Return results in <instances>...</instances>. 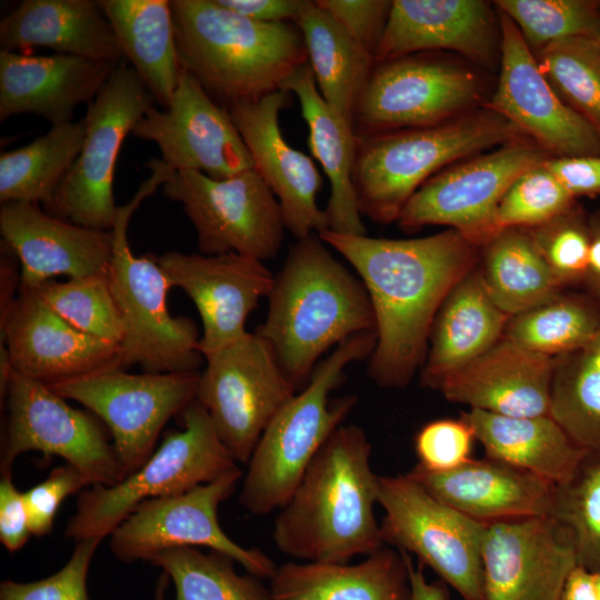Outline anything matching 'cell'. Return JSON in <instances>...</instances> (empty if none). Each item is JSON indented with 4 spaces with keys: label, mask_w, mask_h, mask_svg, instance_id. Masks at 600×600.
<instances>
[{
    "label": "cell",
    "mask_w": 600,
    "mask_h": 600,
    "mask_svg": "<svg viewBox=\"0 0 600 600\" xmlns=\"http://www.w3.org/2000/svg\"><path fill=\"white\" fill-rule=\"evenodd\" d=\"M182 70L223 107L282 90L308 63L294 22H260L217 0L170 1Z\"/></svg>",
    "instance_id": "cell-4"
},
{
    "label": "cell",
    "mask_w": 600,
    "mask_h": 600,
    "mask_svg": "<svg viewBox=\"0 0 600 600\" xmlns=\"http://www.w3.org/2000/svg\"><path fill=\"white\" fill-rule=\"evenodd\" d=\"M482 563L484 600H562L578 566L567 532L549 516L488 524Z\"/></svg>",
    "instance_id": "cell-21"
},
{
    "label": "cell",
    "mask_w": 600,
    "mask_h": 600,
    "mask_svg": "<svg viewBox=\"0 0 600 600\" xmlns=\"http://www.w3.org/2000/svg\"><path fill=\"white\" fill-rule=\"evenodd\" d=\"M319 236L351 264L368 292L377 336L369 376L383 388L404 387L426 357L442 302L472 270L478 244L453 229L414 239L330 229Z\"/></svg>",
    "instance_id": "cell-1"
},
{
    "label": "cell",
    "mask_w": 600,
    "mask_h": 600,
    "mask_svg": "<svg viewBox=\"0 0 600 600\" xmlns=\"http://www.w3.org/2000/svg\"><path fill=\"white\" fill-rule=\"evenodd\" d=\"M204 359L196 400L208 411L234 461L248 463L263 431L296 389L257 332Z\"/></svg>",
    "instance_id": "cell-13"
},
{
    "label": "cell",
    "mask_w": 600,
    "mask_h": 600,
    "mask_svg": "<svg viewBox=\"0 0 600 600\" xmlns=\"http://www.w3.org/2000/svg\"><path fill=\"white\" fill-rule=\"evenodd\" d=\"M589 347L597 351H600V331L598 332L596 339L592 341V343Z\"/></svg>",
    "instance_id": "cell-58"
},
{
    "label": "cell",
    "mask_w": 600,
    "mask_h": 600,
    "mask_svg": "<svg viewBox=\"0 0 600 600\" xmlns=\"http://www.w3.org/2000/svg\"><path fill=\"white\" fill-rule=\"evenodd\" d=\"M242 477L239 466L214 481L180 494L139 503L110 534V550L122 562L150 561L160 551L206 547L231 557L247 572L271 579L274 561L258 548H243L220 527L218 509Z\"/></svg>",
    "instance_id": "cell-16"
},
{
    "label": "cell",
    "mask_w": 600,
    "mask_h": 600,
    "mask_svg": "<svg viewBox=\"0 0 600 600\" xmlns=\"http://www.w3.org/2000/svg\"><path fill=\"white\" fill-rule=\"evenodd\" d=\"M598 41H599V43H600V36H599V38H598Z\"/></svg>",
    "instance_id": "cell-59"
},
{
    "label": "cell",
    "mask_w": 600,
    "mask_h": 600,
    "mask_svg": "<svg viewBox=\"0 0 600 600\" xmlns=\"http://www.w3.org/2000/svg\"><path fill=\"white\" fill-rule=\"evenodd\" d=\"M157 259L171 286L183 290L197 307L203 357L249 333L247 319L273 284L274 276L263 261L234 252L206 256L169 251Z\"/></svg>",
    "instance_id": "cell-20"
},
{
    "label": "cell",
    "mask_w": 600,
    "mask_h": 600,
    "mask_svg": "<svg viewBox=\"0 0 600 600\" xmlns=\"http://www.w3.org/2000/svg\"><path fill=\"white\" fill-rule=\"evenodd\" d=\"M474 440L472 428L462 418L428 422L414 437L417 464L432 472L456 469L472 459Z\"/></svg>",
    "instance_id": "cell-48"
},
{
    "label": "cell",
    "mask_w": 600,
    "mask_h": 600,
    "mask_svg": "<svg viewBox=\"0 0 600 600\" xmlns=\"http://www.w3.org/2000/svg\"><path fill=\"white\" fill-rule=\"evenodd\" d=\"M551 517L568 534L579 567L600 572V456H588L556 487Z\"/></svg>",
    "instance_id": "cell-43"
},
{
    "label": "cell",
    "mask_w": 600,
    "mask_h": 600,
    "mask_svg": "<svg viewBox=\"0 0 600 600\" xmlns=\"http://www.w3.org/2000/svg\"><path fill=\"white\" fill-rule=\"evenodd\" d=\"M549 416L589 456H600V351L557 357Z\"/></svg>",
    "instance_id": "cell-38"
},
{
    "label": "cell",
    "mask_w": 600,
    "mask_h": 600,
    "mask_svg": "<svg viewBox=\"0 0 600 600\" xmlns=\"http://www.w3.org/2000/svg\"><path fill=\"white\" fill-rule=\"evenodd\" d=\"M407 473L441 502L486 524L549 516L556 490L530 472L488 457L443 472L416 464Z\"/></svg>",
    "instance_id": "cell-28"
},
{
    "label": "cell",
    "mask_w": 600,
    "mask_h": 600,
    "mask_svg": "<svg viewBox=\"0 0 600 600\" xmlns=\"http://www.w3.org/2000/svg\"><path fill=\"white\" fill-rule=\"evenodd\" d=\"M27 289L78 330L120 347L124 329L109 271L64 282L48 280Z\"/></svg>",
    "instance_id": "cell-42"
},
{
    "label": "cell",
    "mask_w": 600,
    "mask_h": 600,
    "mask_svg": "<svg viewBox=\"0 0 600 600\" xmlns=\"http://www.w3.org/2000/svg\"><path fill=\"white\" fill-rule=\"evenodd\" d=\"M562 600H598L593 573L577 566L568 578Z\"/></svg>",
    "instance_id": "cell-55"
},
{
    "label": "cell",
    "mask_w": 600,
    "mask_h": 600,
    "mask_svg": "<svg viewBox=\"0 0 600 600\" xmlns=\"http://www.w3.org/2000/svg\"><path fill=\"white\" fill-rule=\"evenodd\" d=\"M544 166L573 196H600V156L550 157Z\"/></svg>",
    "instance_id": "cell-52"
},
{
    "label": "cell",
    "mask_w": 600,
    "mask_h": 600,
    "mask_svg": "<svg viewBox=\"0 0 600 600\" xmlns=\"http://www.w3.org/2000/svg\"><path fill=\"white\" fill-rule=\"evenodd\" d=\"M199 378V371L137 374L111 368L48 386L103 421L124 479L153 453L169 419L196 400Z\"/></svg>",
    "instance_id": "cell-11"
},
{
    "label": "cell",
    "mask_w": 600,
    "mask_h": 600,
    "mask_svg": "<svg viewBox=\"0 0 600 600\" xmlns=\"http://www.w3.org/2000/svg\"><path fill=\"white\" fill-rule=\"evenodd\" d=\"M594 579V587L598 596V600H600V572L593 573Z\"/></svg>",
    "instance_id": "cell-57"
},
{
    "label": "cell",
    "mask_w": 600,
    "mask_h": 600,
    "mask_svg": "<svg viewBox=\"0 0 600 600\" xmlns=\"http://www.w3.org/2000/svg\"><path fill=\"white\" fill-rule=\"evenodd\" d=\"M481 94L476 74L434 52L376 62L357 102V138L436 126L466 113Z\"/></svg>",
    "instance_id": "cell-15"
},
{
    "label": "cell",
    "mask_w": 600,
    "mask_h": 600,
    "mask_svg": "<svg viewBox=\"0 0 600 600\" xmlns=\"http://www.w3.org/2000/svg\"><path fill=\"white\" fill-rule=\"evenodd\" d=\"M401 552L409 570L411 600H449L446 584L429 581L423 572V566L421 563L416 566L409 553Z\"/></svg>",
    "instance_id": "cell-54"
},
{
    "label": "cell",
    "mask_w": 600,
    "mask_h": 600,
    "mask_svg": "<svg viewBox=\"0 0 600 600\" xmlns=\"http://www.w3.org/2000/svg\"><path fill=\"white\" fill-rule=\"evenodd\" d=\"M500 41L499 20L481 0H394L376 62L414 53L456 51L490 63Z\"/></svg>",
    "instance_id": "cell-26"
},
{
    "label": "cell",
    "mask_w": 600,
    "mask_h": 600,
    "mask_svg": "<svg viewBox=\"0 0 600 600\" xmlns=\"http://www.w3.org/2000/svg\"><path fill=\"white\" fill-rule=\"evenodd\" d=\"M500 73L487 108L551 157L600 156V137L556 92L514 23L498 10Z\"/></svg>",
    "instance_id": "cell-19"
},
{
    "label": "cell",
    "mask_w": 600,
    "mask_h": 600,
    "mask_svg": "<svg viewBox=\"0 0 600 600\" xmlns=\"http://www.w3.org/2000/svg\"><path fill=\"white\" fill-rule=\"evenodd\" d=\"M360 47L374 57L390 14L387 0H314Z\"/></svg>",
    "instance_id": "cell-50"
},
{
    "label": "cell",
    "mask_w": 600,
    "mask_h": 600,
    "mask_svg": "<svg viewBox=\"0 0 600 600\" xmlns=\"http://www.w3.org/2000/svg\"><path fill=\"white\" fill-rule=\"evenodd\" d=\"M573 199L543 162L522 173L507 190L497 209L496 230L538 227L570 210Z\"/></svg>",
    "instance_id": "cell-45"
},
{
    "label": "cell",
    "mask_w": 600,
    "mask_h": 600,
    "mask_svg": "<svg viewBox=\"0 0 600 600\" xmlns=\"http://www.w3.org/2000/svg\"><path fill=\"white\" fill-rule=\"evenodd\" d=\"M292 96L280 90L227 109L253 168L280 204L286 229L298 240L329 229V220L317 203L322 178L313 160L290 146L279 126L280 112L291 104Z\"/></svg>",
    "instance_id": "cell-22"
},
{
    "label": "cell",
    "mask_w": 600,
    "mask_h": 600,
    "mask_svg": "<svg viewBox=\"0 0 600 600\" xmlns=\"http://www.w3.org/2000/svg\"><path fill=\"white\" fill-rule=\"evenodd\" d=\"M541 72L559 97L600 137V43L569 38L533 52Z\"/></svg>",
    "instance_id": "cell-41"
},
{
    "label": "cell",
    "mask_w": 600,
    "mask_h": 600,
    "mask_svg": "<svg viewBox=\"0 0 600 600\" xmlns=\"http://www.w3.org/2000/svg\"><path fill=\"white\" fill-rule=\"evenodd\" d=\"M0 333L13 371L47 384L121 368L119 346L78 330L27 288L19 287Z\"/></svg>",
    "instance_id": "cell-23"
},
{
    "label": "cell",
    "mask_w": 600,
    "mask_h": 600,
    "mask_svg": "<svg viewBox=\"0 0 600 600\" xmlns=\"http://www.w3.org/2000/svg\"><path fill=\"white\" fill-rule=\"evenodd\" d=\"M371 451L357 424H341L329 437L276 517L272 538L280 552L299 561L348 563L386 546L374 516Z\"/></svg>",
    "instance_id": "cell-2"
},
{
    "label": "cell",
    "mask_w": 600,
    "mask_h": 600,
    "mask_svg": "<svg viewBox=\"0 0 600 600\" xmlns=\"http://www.w3.org/2000/svg\"><path fill=\"white\" fill-rule=\"evenodd\" d=\"M299 28L317 87L326 102L352 124L374 57L360 47L316 1L304 0Z\"/></svg>",
    "instance_id": "cell-35"
},
{
    "label": "cell",
    "mask_w": 600,
    "mask_h": 600,
    "mask_svg": "<svg viewBox=\"0 0 600 600\" xmlns=\"http://www.w3.org/2000/svg\"><path fill=\"white\" fill-rule=\"evenodd\" d=\"M257 329L294 389L308 383L317 361L348 338L376 331L373 309L359 279L337 260L319 234L298 239L267 297Z\"/></svg>",
    "instance_id": "cell-3"
},
{
    "label": "cell",
    "mask_w": 600,
    "mask_h": 600,
    "mask_svg": "<svg viewBox=\"0 0 600 600\" xmlns=\"http://www.w3.org/2000/svg\"><path fill=\"white\" fill-rule=\"evenodd\" d=\"M383 543L416 556L463 600H484L482 547L488 524L429 493L408 473L378 476Z\"/></svg>",
    "instance_id": "cell-9"
},
{
    "label": "cell",
    "mask_w": 600,
    "mask_h": 600,
    "mask_svg": "<svg viewBox=\"0 0 600 600\" xmlns=\"http://www.w3.org/2000/svg\"><path fill=\"white\" fill-rule=\"evenodd\" d=\"M376 341V331H369L339 343L270 421L241 487L240 503L250 513L266 516L290 500L313 458L358 402L356 394L330 400L331 392L344 381L350 363L370 357Z\"/></svg>",
    "instance_id": "cell-5"
},
{
    "label": "cell",
    "mask_w": 600,
    "mask_h": 600,
    "mask_svg": "<svg viewBox=\"0 0 600 600\" xmlns=\"http://www.w3.org/2000/svg\"><path fill=\"white\" fill-rule=\"evenodd\" d=\"M600 331V313L577 298L556 296L510 317L504 337L516 344L557 358L589 347Z\"/></svg>",
    "instance_id": "cell-40"
},
{
    "label": "cell",
    "mask_w": 600,
    "mask_h": 600,
    "mask_svg": "<svg viewBox=\"0 0 600 600\" xmlns=\"http://www.w3.org/2000/svg\"><path fill=\"white\" fill-rule=\"evenodd\" d=\"M32 536L28 513L20 492L13 483L12 473L1 474L0 480V542L9 552L20 550Z\"/></svg>",
    "instance_id": "cell-51"
},
{
    "label": "cell",
    "mask_w": 600,
    "mask_h": 600,
    "mask_svg": "<svg viewBox=\"0 0 600 600\" xmlns=\"http://www.w3.org/2000/svg\"><path fill=\"white\" fill-rule=\"evenodd\" d=\"M162 194L179 202L206 256L239 253L264 261L283 241L280 204L254 168L216 179L198 171H173Z\"/></svg>",
    "instance_id": "cell-12"
},
{
    "label": "cell",
    "mask_w": 600,
    "mask_h": 600,
    "mask_svg": "<svg viewBox=\"0 0 600 600\" xmlns=\"http://www.w3.org/2000/svg\"><path fill=\"white\" fill-rule=\"evenodd\" d=\"M118 63L0 50V121L23 113L52 126L73 121L76 109L94 100Z\"/></svg>",
    "instance_id": "cell-27"
},
{
    "label": "cell",
    "mask_w": 600,
    "mask_h": 600,
    "mask_svg": "<svg viewBox=\"0 0 600 600\" xmlns=\"http://www.w3.org/2000/svg\"><path fill=\"white\" fill-rule=\"evenodd\" d=\"M269 588L273 600H411L406 558L387 546L353 564L286 562Z\"/></svg>",
    "instance_id": "cell-31"
},
{
    "label": "cell",
    "mask_w": 600,
    "mask_h": 600,
    "mask_svg": "<svg viewBox=\"0 0 600 600\" xmlns=\"http://www.w3.org/2000/svg\"><path fill=\"white\" fill-rule=\"evenodd\" d=\"M180 414L183 429L166 433L137 471L112 487L93 484L80 492L64 530L67 538L103 540L139 503L183 493L238 467L197 400Z\"/></svg>",
    "instance_id": "cell-8"
},
{
    "label": "cell",
    "mask_w": 600,
    "mask_h": 600,
    "mask_svg": "<svg viewBox=\"0 0 600 600\" xmlns=\"http://www.w3.org/2000/svg\"><path fill=\"white\" fill-rule=\"evenodd\" d=\"M527 231L561 288L584 280L590 229L579 211L572 207Z\"/></svg>",
    "instance_id": "cell-46"
},
{
    "label": "cell",
    "mask_w": 600,
    "mask_h": 600,
    "mask_svg": "<svg viewBox=\"0 0 600 600\" xmlns=\"http://www.w3.org/2000/svg\"><path fill=\"white\" fill-rule=\"evenodd\" d=\"M131 133L154 142L174 171H198L222 179L253 168L250 153L228 109L182 70L166 108L152 106Z\"/></svg>",
    "instance_id": "cell-18"
},
{
    "label": "cell",
    "mask_w": 600,
    "mask_h": 600,
    "mask_svg": "<svg viewBox=\"0 0 600 600\" xmlns=\"http://www.w3.org/2000/svg\"><path fill=\"white\" fill-rule=\"evenodd\" d=\"M480 271L492 300L509 317L551 300L561 289L527 229H504L491 237Z\"/></svg>",
    "instance_id": "cell-36"
},
{
    "label": "cell",
    "mask_w": 600,
    "mask_h": 600,
    "mask_svg": "<svg viewBox=\"0 0 600 600\" xmlns=\"http://www.w3.org/2000/svg\"><path fill=\"white\" fill-rule=\"evenodd\" d=\"M550 157L533 141L520 139L454 163L414 192L397 222L404 231L448 226L476 244H484L497 233V209L507 190L522 173Z\"/></svg>",
    "instance_id": "cell-17"
},
{
    "label": "cell",
    "mask_w": 600,
    "mask_h": 600,
    "mask_svg": "<svg viewBox=\"0 0 600 600\" xmlns=\"http://www.w3.org/2000/svg\"><path fill=\"white\" fill-rule=\"evenodd\" d=\"M532 52L569 39L600 36V3L589 0H498Z\"/></svg>",
    "instance_id": "cell-44"
},
{
    "label": "cell",
    "mask_w": 600,
    "mask_h": 600,
    "mask_svg": "<svg viewBox=\"0 0 600 600\" xmlns=\"http://www.w3.org/2000/svg\"><path fill=\"white\" fill-rule=\"evenodd\" d=\"M174 584L176 600H273L262 579L234 570L236 561L221 552L196 547L171 548L150 561Z\"/></svg>",
    "instance_id": "cell-39"
},
{
    "label": "cell",
    "mask_w": 600,
    "mask_h": 600,
    "mask_svg": "<svg viewBox=\"0 0 600 600\" xmlns=\"http://www.w3.org/2000/svg\"><path fill=\"white\" fill-rule=\"evenodd\" d=\"M84 139V121L51 126L32 142L0 156V201L49 204L74 163Z\"/></svg>",
    "instance_id": "cell-37"
},
{
    "label": "cell",
    "mask_w": 600,
    "mask_h": 600,
    "mask_svg": "<svg viewBox=\"0 0 600 600\" xmlns=\"http://www.w3.org/2000/svg\"><path fill=\"white\" fill-rule=\"evenodd\" d=\"M89 486L77 469L64 464L54 468L43 481L23 492L31 534L42 537L50 533L63 500Z\"/></svg>",
    "instance_id": "cell-49"
},
{
    "label": "cell",
    "mask_w": 600,
    "mask_h": 600,
    "mask_svg": "<svg viewBox=\"0 0 600 600\" xmlns=\"http://www.w3.org/2000/svg\"><path fill=\"white\" fill-rule=\"evenodd\" d=\"M101 541L92 538L76 542L68 562L47 578L32 582L2 581L0 600H90L88 572Z\"/></svg>",
    "instance_id": "cell-47"
},
{
    "label": "cell",
    "mask_w": 600,
    "mask_h": 600,
    "mask_svg": "<svg viewBox=\"0 0 600 600\" xmlns=\"http://www.w3.org/2000/svg\"><path fill=\"white\" fill-rule=\"evenodd\" d=\"M219 4L260 22H294L304 0H217Z\"/></svg>",
    "instance_id": "cell-53"
},
{
    "label": "cell",
    "mask_w": 600,
    "mask_h": 600,
    "mask_svg": "<svg viewBox=\"0 0 600 600\" xmlns=\"http://www.w3.org/2000/svg\"><path fill=\"white\" fill-rule=\"evenodd\" d=\"M146 166L150 177L141 182L129 202L118 206L111 229L113 252L109 280L124 329L120 364L122 369L139 366L149 373L198 371L204 357L199 351L201 337L196 322L169 312L167 297L172 286L157 256L137 257L128 240L133 212L173 172L159 158H152Z\"/></svg>",
    "instance_id": "cell-7"
},
{
    "label": "cell",
    "mask_w": 600,
    "mask_h": 600,
    "mask_svg": "<svg viewBox=\"0 0 600 600\" xmlns=\"http://www.w3.org/2000/svg\"><path fill=\"white\" fill-rule=\"evenodd\" d=\"M6 398L8 418L0 451V472L12 473L28 451L62 458L90 486L123 480L113 444L97 418L69 406L47 383L12 370Z\"/></svg>",
    "instance_id": "cell-14"
},
{
    "label": "cell",
    "mask_w": 600,
    "mask_h": 600,
    "mask_svg": "<svg viewBox=\"0 0 600 600\" xmlns=\"http://www.w3.org/2000/svg\"><path fill=\"white\" fill-rule=\"evenodd\" d=\"M124 59L166 108L180 80L174 24L168 0H98Z\"/></svg>",
    "instance_id": "cell-34"
},
{
    "label": "cell",
    "mask_w": 600,
    "mask_h": 600,
    "mask_svg": "<svg viewBox=\"0 0 600 600\" xmlns=\"http://www.w3.org/2000/svg\"><path fill=\"white\" fill-rule=\"evenodd\" d=\"M461 418L486 457L530 472L558 487L568 482L589 454L548 416L512 417L469 409Z\"/></svg>",
    "instance_id": "cell-33"
},
{
    "label": "cell",
    "mask_w": 600,
    "mask_h": 600,
    "mask_svg": "<svg viewBox=\"0 0 600 600\" xmlns=\"http://www.w3.org/2000/svg\"><path fill=\"white\" fill-rule=\"evenodd\" d=\"M590 246L584 280L600 296V216L589 224Z\"/></svg>",
    "instance_id": "cell-56"
},
{
    "label": "cell",
    "mask_w": 600,
    "mask_h": 600,
    "mask_svg": "<svg viewBox=\"0 0 600 600\" xmlns=\"http://www.w3.org/2000/svg\"><path fill=\"white\" fill-rule=\"evenodd\" d=\"M1 241L20 264L21 288L57 276L69 279L109 271L112 232L56 218L33 202H8L0 209Z\"/></svg>",
    "instance_id": "cell-24"
},
{
    "label": "cell",
    "mask_w": 600,
    "mask_h": 600,
    "mask_svg": "<svg viewBox=\"0 0 600 600\" xmlns=\"http://www.w3.org/2000/svg\"><path fill=\"white\" fill-rule=\"evenodd\" d=\"M522 134L487 108L436 126L358 138L352 177L360 212L378 223L397 221L409 199L436 173Z\"/></svg>",
    "instance_id": "cell-6"
},
{
    "label": "cell",
    "mask_w": 600,
    "mask_h": 600,
    "mask_svg": "<svg viewBox=\"0 0 600 600\" xmlns=\"http://www.w3.org/2000/svg\"><path fill=\"white\" fill-rule=\"evenodd\" d=\"M509 319L492 300L481 271L468 272L446 297L434 318L422 384L431 388L489 350L502 338Z\"/></svg>",
    "instance_id": "cell-32"
},
{
    "label": "cell",
    "mask_w": 600,
    "mask_h": 600,
    "mask_svg": "<svg viewBox=\"0 0 600 600\" xmlns=\"http://www.w3.org/2000/svg\"><path fill=\"white\" fill-rule=\"evenodd\" d=\"M557 358L529 351L502 337L430 389L447 400L497 414L548 416Z\"/></svg>",
    "instance_id": "cell-25"
},
{
    "label": "cell",
    "mask_w": 600,
    "mask_h": 600,
    "mask_svg": "<svg viewBox=\"0 0 600 600\" xmlns=\"http://www.w3.org/2000/svg\"><path fill=\"white\" fill-rule=\"evenodd\" d=\"M282 90L294 94L308 126V143L330 182L326 209L329 229L346 234H366L353 186L358 138L352 124L322 98L309 62L297 70Z\"/></svg>",
    "instance_id": "cell-30"
},
{
    "label": "cell",
    "mask_w": 600,
    "mask_h": 600,
    "mask_svg": "<svg viewBox=\"0 0 600 600\" xmlns=\"http://www.w3.org/2000/svg\"><path fill=\"white\" fill-rule=\"evenodd\" d=\"M1 50L44 47L58 54L120 62L114 31L94 0H23L0 21Z\"/></svg>",
    "instance_id": "cell-29"
},
{
    "label": "cell",
    "mask_w": 600,
    "mask_h": 600,
    "mask_svg": "<svg viewBox=\"0 0 600 600\" xmlns=\"http://www.w3.org/2000/svg\"><path fill=\"white\" fill-rule=\"evenodd\" d=\"M154 98L126 59L87 106L84 139L53 199L49 214L86 228L110 231L118 206L113 197L117 159L127 134Z\"/></svg>",
    "instance_id": "cell-10"
}]
</instances>
